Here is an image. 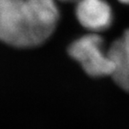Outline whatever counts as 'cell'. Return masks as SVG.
<instances>
[{
    "label": "cell",
    "instance_id": "cell-2",
    "mask_svg": "<svg viewBox=\"0 0 129 129\" xmlns=\"http://www.w3.org/2000/svg\"><path fill=\"white\" fill-rule=\"evenodd\" d=\"M103 43V39L96 33L83 35L72 42L68 53L90 76H111L113 63L108 51L104 50Z\"/></svg>",
    "mask_w": 129,
    "mask_h": 129
},
{
    "label": "cell",
    "instance_id": "cell-1",
    "mask_svg": "<svg viewBox=\"0 0 129 129\" xmlns=\"http://www.w3.org/2000/svg\"><path fill=\"white\" fill-rule=\"evenodd\" d=\"M59 19L56 0H0V40L16 48L42 44Z\"/></svg>",
    "mask_w": 129,
    "mask_h": 129
},
{
    "label": "cell",
    "instance_id": "cell-6",
    "mask_svg": "<svg viewBox=\"0 0 129 129\" xmlns=\"http://www.w3.org/2000/svg\"><path fill=\"white\" fill-rule=\"evenodd\" d=\"M60 1H62V2H77L78 0H60Z\"/></svg>",
    "mask_w": 129,
    "mask_h": 129
},
{
    "label": "cell",
    "instance_id": "cell-5",
    "mask_svg": "<svg viewBox=\"0 0 129 129\" xmlns=\"http://www.w3.org/2000/svg\"><path fill=\"white\" fill-rule=\"evenodd\" d=\"M119 2L123 3V4H126V5H129V0H118Z\"/></svg>",
    "mask_w": 129,
    "mask_h": 129
},
{
    "label": "cell",
    "instance_id": "cell-4",
    "mask_svg": "<svg viewBox=\"0 0 129 129\" xmlns=\"http://www.w3.org/2000/svg\"><path fill=\"white\" fill-rule=\"evenodd\" d=\"M108 53L113 63L111 77L121 89L129 92V29L111 44Z\"/></svg>",
    "mask_w": 129,
    "mask_h": 129
},
{
    "label": "cell",
    "instance_id": "cell-3",
    "mask_svg": "<svg viewBox=\"0 0 129 129\" xmlns=\"http://www.w3.org/2000/svg\"><path fill=\"white\" fill-rule=\"evenodd\" d=\"M75 15L82 26L92 32L109 29L113 22L111 6L105 0H78Z\"/></svg>",
    "mask_w": 129,
    "mask_h": 129
}]
</instances>
